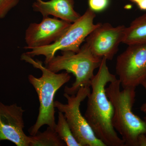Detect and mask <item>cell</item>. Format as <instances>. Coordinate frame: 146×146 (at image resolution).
I'll return each mask as SVG.
<instances>
[{
	"label": "cell",
	"instance_id": "cell-1",
	"mask_svg": "<svg viewBox=\"0 0 146 146\" xmlns=\"http://www.w3.org/2000/svg\"><path fill=\"white\" fill-rule=\"evenodd\" d=\"M107 60L102 58L98 73L91 81L84 116L95 135L106 146H125L112 126L114 108L106 95V87L117 78L110 72Z\"/></svg>",
	"mask_w": 146,
	"mask_h": 146
},
{
	"label": "cell",
	"instance_id": "cell-2",
	"mask_svg": "<svg viewBox=\"0 0 146 146\" xmlns=\"http://www.w3.org/2000/svg\"><path fill=\"white\" fill-rule=\"evenodd\" d=\"M22 60L31 64L42 72L40 77L33 75L28 76L30 83L34 87L39 102V114L36 122L29 129L31 136H34L40 128L47 125L54 129L56 123L55 117L54 98L56 92L70 80L71 76L67 72L57 74L50 70L39 60H35L25 53L21 56Z\"/></svg>",
	"mask_w": 146,
	"mask_h": 146
},
{
	"label": "cell",
	"instance_id": "cell-3",
	"mask_svg": "<svg viewBox=\"0 0 146 146\" xmlns=\"http://www.w3.org/2000/svg\"><path fill=\"white\" fill-rule=\"evenodd\" d=\"M119 79L110 83L106 92L114 108L112 126L119 133L125 146H137V138L142 133H146V124L132 111L135 101L136 88L121 89Z\"/></svg>",
	"mask_w": 146,
	"mask_h": 146
},
{
	"label": "cell",
	"instance_id": "cell-4",
	"mask_svg": "<svg viewBox=\"0 0 146 146\" xmlns=\"http://www.w3.org/2000/svg\"><path fill=\"white\" fill-rule=\"evenodd\" d=\"M102 59L94 55L85 44L78 52L63 51L61 55L55 56L46 67L54 73L65 70L72 74L75 77V81L71 86H65L64 93L75 95L81 87H90L95 76L94 71L99 68Z\"/></svg>",
	"mask_w": 146,
	"mask_h": 146
},
{
	"label": "cell",
	"instance_id": "cell-5",
	"mask_svg": "<svg viewBox=\"0 0 146 146\" xmlns=\"http://www.w3.org/2000/svg\"><path fill=\"white\" fill-rule=\"evenodd\" d=\"M96 16L95 12L89 8L87 9L78 20L71 24L56 42L45 46L31 48L30 51L25 53L32 58L36 56H44L46 65L54 57L58 51L78 52L81 44L87 36L100 24H94Z\"/></svg>",
	"mask_w": 146,
	"mask_h": 146
},
{
	"label": "cell",
	"instance_id": "cell-6",
	"mask_svg": "<svg viewBox=\"0 0 146 146\" xmlns=\"http://www.w3.org/2000/svg\"><path fill=\"white\" fill-rule=\"evenodd\" d=\"M90 86L82 87L75 95L64 93L67 103L54 102V107L63 112L75 138L81 146H106L97 138L80 111L81 103L91 92Z\"/></svg>",
	"mask_w": 146,
	"mask_h": 146
},
{
	"label": "cell",
	"instance_id": "cell-7",
	"mask_svg": "<svg viewBox=\"0 0 146 146\" xmlns=\"http://www.w3.org/2000/svg\"><path fill=\"white\" fill-rule=\"evenodd\" d=\"M128 46L116 60V74L123 89L136 88L146 81V42Z\"/></svg>",
	"mask_w": 146,
	"mask_h": 146
},
{
	"label": "cell",
	"instance_id": "cell-8",
	"mask_svg": "<svg viewBox=\"0 0 146 146\" xmlns=\"http://www.w3.org/2000/svg\"><path fill=\"white\" fill-rule=\"evenodd\" d=\"M126 27H114L108 23L100 24L87 36L85 44L92 53L100 58L112 60L123 43Z\"/></svg>",
	"mask_w": 146,
	"mask_h": 146
},
{
	"label": "cell",
	"instance_id": "cell-9",
	"mask_svg": "<svg viewBox=\"0 0 146 146\" xmlns=\"http://www.w3.org/2000/svg\"><path fill=\"white\" fill-rule=\"evenodd\" d=\"M25 112L17 104L0 102V142L8 141L17 146H29V136L24 131Z\"/></svg>",
	"mask_w": 146,
	"mask_h": 146
},
{
	"label": "cell",
	"instance_id": "cell-10",
	"mask_svg": "<svg viewBox=\"0 0 146 146\" xmlns=\"http://www.w3.org/2000/svg\"><path fill=\"white\" fill-rule=\"evenodd\" d=\"M71 23L54 17H43L39 23L29 25L25 34L26 49L51 44L59 38L70 26Z\"/></svg>",
	"mask_w": 146,
	"mask_h": 146
},
{
	"label": "cell",
	"instance_id": "cell-11",
	"mask_svg": "<svg viewBox=\"0 0 146 146\" xmlns=\"http://www.w3.org/2000/svg\"><path fill=\"white\" fill-rule=\"evenodd\" d=\"M32 7L35 11L39 12L43 17L52 16L71 23L81 16L74 9V0H36Z\"/></svg>",
	"mask_w": 146,
	"mask_h": 146
},
{
	"label": "cell",
	"instance_id": "cell-12",
	"mask_svg": "<svg viewBox=\"0 0 146 146\" xmlns=\"http://www.w3.org/2000/svg\"><path fill=\"white\" fill-rule=\"evenodd\" d=\"M146 42V12L126 27L123 43L127 45Z\"/></svg>",
	"mask_w": 146,
	"mask_h": 146
},
{
	"label": "cell",
	"instance_id": "cell-13",
	"mask_svg": "<svg viewBox=\"0 0 146 146\" xmlns=\"http://www.w3.org/2000/svg\"><path fill=\"white\" fill-rule=\"evenodd\" d=\"M29 146H64L65 143L59 137L54 129L48 126L46 130L29 136Z\"/></svg>",
	"mask_w": 146,
	"mask_h": 146
},
{
	"label": "cell",
	"instance_id": "cell-14",
	"mask_svg": "<svg viewBox=\"0 0 146 146\" xmlns=\"http://www.w3.org/2000/svg\"><path fill=\"white\" fill-rule=\"evenodd\" d=\"M54 130L68 146H81L75 138L63 112L58 111Z\"/></svg>",
	"mask_w": 146,
	"mask_h": 146
},
{
	"label": "cell",
	"instance_id": "cell-15",
	"mask_svg": "<svg viewBox=\"0 0 146 146\" xmlns=\"http://www.w3.org/2000/svg\"><path fill=\"white\" fill-rule=\"evenodd\" d=\"M20 0H0V19L5 18L9 11L18 4Z\"/></svg>",
	"mask_w": 146,
	"mask_h": 146
},
{
	"label": "cell",
	"instance_id": "cell-16",
	"mask_svg": "<svg viewBox=\"0 0 146 146\" xmlns=\"http://www.w3.org/2000/svg\"><path fill=\"white\" fill-rule=\"evenodd\" d=\"M110 0H88L89 8L94 12H101L106 9Z\"/></svg>",
	"mask_w": 146,
	"mask_h": 146
},
{
	"label": "cell",
	"instance_id": "cell-17",
	"mask_svg": "<svg viewBox=\"0 0 146 146\" xmlns=\"http://www.w3.org/2000/svg\"><path fill=\"white\" fill-rule=\"evenodd\" d=\"M131 2L136 5L141 11H146V0H129Z\"/></svg>",
	"mask_w": 146,
	"mask_h": 146
},
{
	"label": "cell",
	"instance_id": "cell-18",
	"mask_svg": "<svg viewBox=\"0 0 146 146\" xmlns=\"http://www.w3.org/2000/svg\"><path fill=\"white\" fill-rule=\"evenodd\" d=\"M137 146H146V135L145 133H142L138 136Z\"/></svg>",
	"mask_w": 146,
	"mask_h": 146
},
{
	"label": "cell",
	"instance_id": "cell-19",
	"mask_svg": "<svg viewBox=\"0 0 146 146\" xmlns=\"http://www.w3.org/2000/svg\"><path fill=\"white\" fill-rule=\"evenodd\" d=\"M141 85L143 86V87H144V89H145V90L146 91V81L142 83ZM140 110H141V111H142V112L146 113V101L145 103L142 105L141 107H140Z\"/></svg>",
	"mask_w": 146,
	"mask_h": 146
},
{
	"label": "cell",
	"instance_id": "cell-20",
	"mask_svg": "<svg viewBox=\"0 0 146 146\" xmlns=\"http://www.w3.org/2000/svg\"><path fill=\"white\" fill-rule=\"evenodd\" d=\"M144 121H145V123L146 124V116L144 118ZM145 135H146V133H145Z\"/></svg>",
	"mask_w": 146,
	"mask_h": 146
}]
</instances>
